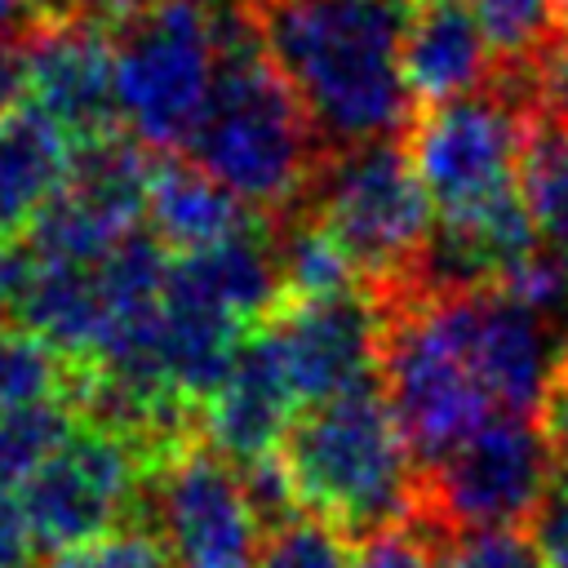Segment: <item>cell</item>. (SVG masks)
Returning <instances> with one entry per match:
<instances>
[{
    "instance_id": "1",
    "label": "cell",
    "mask_w": 568,
    "mask_h": 568,
    "mask_svg": "<svg viewBox=\"0 0 568 568\" xmlns=\"http://www.w3.org/2000/svg\"><path fill=\"white\" fill-rule=\"evenodd\" d=\"M253 13L324 151L395 138L413 120L404 0H275Z\"/></svg>"
},
{
    "instance_id": "2",
    "label": "cell",
    "mask_w": 568,
    "mask_h": 568,
    "mask_svg": "<svg viewBox=\"0 0 568 568\" xmlns=\"http://www.w3.org/2000/svg\"><path fill=\"white\" fill-rule=\"evenodd\" d=\"M191 160L271 222L311 200L324 142L275 67L253 9L217 0V80L186 142Z\"/></svg>"
},
{
    "instance_id": "3",
    "label": "cell",
    "mask_w": 568,
    "mask_h": 568,
    "mask_svg": "<svg viewBox=\"0 0 568 568\" xmlns=\"http://www.w3.org/2000/svg\"><path fill=\"white\" fill-rule=\"evenodd\" d=\"M293 501L346 537L408 524L422 497V466L390 399L368 382L306 404L280 444Z\"/></svg>"
},
{
    "instance_id": "4",
    "label": "cell",
    "mask_w": 568,
    "mask_h": 568,
    "mask_svg": "<svg viewBox=\"0 0 568 568\" xmlns=\"http://www.w3.org/2000/svg\"><path fill=\"white\" fill-rule=\"evenodd\" d=\"M377 297L386 306V333H382L386 399L408 435L417 466L426 470L444 453H453L466 435H475L488 417H497V404L470 364L448 288L404 284Z\"/></svg>"
},
{
    "instance_id": "5",
    "label": "cell",
    "mask_w": 568,
    "mask_h": 568,
    "mask_svg": "<svg viewBox=\"0 0 568 568\" xmlns=\"http://www.w3.org/2000/svg\"><path fill=\"white\" fill-rule=\"evenodd\" d=\"M120 129L151 151L191 142L217 80V4L155 0L111 22Z\"/></svg>"
},
{
    "instance_id": "6",
    "label": "cell",
    "mask_w": 568,
    "mask_h": 568,
    "mask_svg": "<svg viewBox=\"0 0 568 568\" xmlns=\"http://www.w3.org/2000/svg\"><path fill=\"white\" fill-rule=\"evenodd\" d=\"M302 209H311L346 244L373 293H395L422 280L435 204L408 146L395 138L328 151Z\"/></svg>"
},
{
    "instance_id": "7",
    "label": "cell",
    "mask_w": 568,
    "mask_h": 568,
    "mask_svg": "<svg viewBox=\"0 0 568 568\" xmlns=\"http://www.w3.org/2000/svg\"><path fill=\"white\" fill-rule=\"evenodd\" d=\"M555 453L528 413H497L422 470L417 524L435 537L470 528H524L550 501Z\"/></svg>"
},
{
    "instance_id": "8",
    "label": "cell",
    "mask_w": 568,
    "mask_h": 568,
    "mask_svg": "<svg viewBox=\"0 0 568 568\" xmlns=\"http://www.w3.org/2000/svg\"><path fill=\"white\" fill-rule=\"evenodd\" d=\"M528 133V111L497 80L466 98L426 106L413 124L408 155L439 222H462L519 195Z\"/></svg>"
},
{
    "instance_id": "9",
    "label": "cell",
    "mask_w": 568,
    "mask_h": 568,
    "mask_svg": "<svg viewBox=\"0 0 568 568\" xmlns=\"http://www.w3.org/2000/svg\"><path fill=\"white\" fill-rule=\"evenodd\" d=\"M160 453L164 448L124 426L84 417L62 448L13 488L40 550L62 555L115 532L138 506Z\"/></svg>"
},
{
    "instance_id": "10",
    "label": "cell",
    "mask_w": 568,
    "mask_h": 568,
    "mask_svg": "<svg viewBox=\"0 0 568 568\" xmlns=\"http://www.w3.org/2000/svg\"><path fill=\"white\" fill-rule=\"evenodd\" d=\"M146 497L169 568H253L266 515L244 470L217 448L173 439L151 466Z\"/></svg>"
},
{
    "instance_id": "11",
    "label": "cell",
    "mask_w": 568,
    "mask_h": 568,
    "mask_svg": "<svg viewBox=\"0 0 568 568\" xmlns=\"http://www.w3.org/2000/svg\"><path fill=\"white\" fill-rule=\"evenodd\" d=\"M262 333L271 337L302 404H320L373 382L382 368L386 306L373 288L328 302H284Z\"/></svg>"
},
{
    "instance_id": "12",
    "label": "cell",
    "mask_w": 568,
    "mask_h": 568,
    "mask_svg": "<svg viewBox=\"0 0 568 568\" xmlns=\"http://www.w3.org/2000/svg\"><path fill=\"white\" fill-rule=\"evenodd\" d=\"M31 102L58 120L75 146L120 133L111 22L89 9L44 13L27 27Z\"/></svg>"
},
{
    "instance_id": "13",
    "label": "cell",
    "mask_w": 568,
    "mask_h": 568,
    "mask_svg": "<svg viewBox=\"0 0 568 568\" xmlns=\"http://www.w3.org/2000/svg\"><path fill=\"white\" fill-rule=\"evenodd\" d=\"M302 408L306 404L297 399L271 337L257 328L244 342V351L235 355L217 395L204 404L209 448H217L235 466H253V462L280 453V444Z\"/></svg>"
},
{
    "instance_id": "14",
    "label": "cell",
    "mask_w": 568,
    "mask_h": 568,
    "mask_svg": "<svg viewBox=\"0 0 568 568\" xmlns=\"http://www.w3.org/2000/svg\"><path fill=\"white\" fill-rule=\"evenodd\" d=\"M497 58L470 0H408L404 80L422 106L493 84Z\"/></svg>"
},
{
    "instance_id": "15",
    "label": "cell",
    "mask_w": 568,
    "mask_h": 568,
    "mask_svg": "<svg viewBox=\"0 0 568 568\" xmlns=\"http://www.w3.org/2000/svg\"><path fill=\"white\" fill-rule=\"evenodd\" d=\"M146 226L160 235L164 248L195 253L235 240L262 222H253V209L231 195L217 178H209L195 160H160L151 164Z\"/></svg>"
},
{
    "instance_id": "16",
    "label": "cell",
    "mask_w": 568,
    "mask_h": 568,
    "mask_svg": "<svg viewBox=\"0 0 568 568\" xmlns=\"http://www.w3.org/2000/svg\"><path fill=\"white\" fill-rule=\"evenodd\" d=\"M80 146L36 102L0 120V226L27 231L36 213L67 186Z\"/></svg>"
},
{
    "instance_id": "17",
    "label": "cell",
    "mask_w": 568,
    "mask_h": 568,
    "mask_svg": "<svg viewBox=\"0 0 568 568\" xmlns=\"http://www.w3.org/2000/svg\"><path fill=\"white\" fill-rule=\"evenodd\" d=\"M271 240H275L284 302H328V297L359 293L368 284L359 262L346 253V244L311 209L275 217L271 222Z\"/></svg>"
},
{
    "instance_id": "18",
    "label": "cell",
    "mask_w": 568,
    "mask_h": 568,
    "mask_svg": "<svg viewBox=\"0 0 568 568\" xmlns=\"http://www.w3.org/2000/svg\"><path fill=\"white\" fill-rule=\"evenodd\" d=\"M75 408V395L0 408V488H18L44 457L62 448V439L84 422Z\"/></svg>"
},
{
    "instance_id": "19",
    "label": "cell",
    "mask_w": 568,
    "mask_h": 568,
    "mask_svg": "<svg viewBox=\"0 0 568 568\" xmlns=\"http://www.w3.org/2000/svg\"><path fill=\"white\" fill-rule=\"evenodd\" d=\"M524 200L541 231V244L568 262V133L532 124L524 151Z\"/></svg>"
},
{
    "instance_id": "20",
    "label": "cell",
    "mask_w": 568,
    "mask_h": 568,
    "mask_svg": "<svg viewBox=\"0 0 568 568\" xmlns=\"http://www.w3.org/2000/svg\"><path fill=\"white\" fill-rule=\"evenodd\" d=\"M524 111L532 124H550L568 133V40L546 36L528 58L497 67L493 75Z\"/></svg>"
},
{
    "instance_id": "21",
    "label": "cell",
    "mask_w": 568,
    "mask_h": 568,
    "mask_svg": "<svg viewBox=\"0 0 568 568\" xmlns=\"http://www.w3.org/2000/svg\"><path fill=\"white\" fill-rule=\"evenodd\" d=\"M253 568H351L346 532L320 515L293 510L271 524Z\"/></svg>"
},
{
    "instance_id": "22",
    "label": "cell",
    "mask_w": 568,
    "mask_h": 568,
    "mask_svg": "<svg viewBox=\"0 0 568 568\" xmlns=\"http://www.w3.org/2000/svg\"><path fill=\"white\" fill-rule=\"evenodd\" d=\"M470 4L479 13L497 67L528 58L546 36H555V0H470Z\"/></svg>"
},
{
    "instance_id": "23",
    "label": "cell",
    "mask_w": 568,
    "mask_h": 568,
    "mask_svg": "<svg viewBox=\"0 0 568 568\" xmlns=\"http://www.w3.org/2000/svg\"><path fill=\"white\" fill-rule=\"evenodd\" d=\"M439 568H546L524 528H470L439 537Z\"/></svg>"
},
{
    "instance_id": "24",
    "label": "cell",
    "mask_w": 568,
    "mask_h": 568,
    "mask_svg": "<svg viewBox=\"0 0 568 568\" xmlns=\"http://www.w3.org/2000/svg\"><path fill=\"white\" fill-rule=\"evenodd\" d=\"M49 568H169V555H164L155 532L115 528V532L93 537L75 550H62Z\"/></svg>"
},
{
    "instance_id": "25",
    "label": "cell",
    "mask_w": 568,
    "mask_h": 568,
    "mask_svg": "<svg viewBox=\"0 0 568 568\" xmlns=\"http://www.w3.org/2000/svg\"><path fill=\"white\" fill-rule=\"evenodd\" d=\"M351 568H439V537L417 519L382 528L359 541Z\"/></svg>"
},
{
    "instance_id": "26",
    "label": "cell",
    "mask_w": 568,
    "mask_h": 568,
    "mask_svg": "<svg viewBox=\"0 0 568 568\" xmlns=\"http://www.w3.org/2000/svg\"><path fill=\"white\" fill-rule=\"evenodd\" d=\"M31 102V53L27 31H0V120Z\"/></svg>"
},
{
    "instance_id": "27",
    "label": "cell",
    "mask_w": 568,
    "mask_h": 568,
    "mask_svg": "<svg viewBox=\"0 0 568 568\" xmlns=\"http://www.w3.org/2000/svg\"><path fill=\"white\" fill-rule=\"evenodd\" d=\"M40 541L27 524V510L13 488H0V568H31Z\"/></svg>"
},
{
    "instance_id": "28",
    "label": "cell",
    "mask_w": 568,
    "mask_h": 568,
    "mask_svg": "<svg viewBox=\"0 0 568 568\" xmlns=\"http://www.w3.org/2000/svg\"><path fill=\"white\" fill-rule=\"evenodd\" d=\"M537 426H541L555 462L568 466V355L559 359V368H555V377L537 404Z\"/></svg>"
},
{
    "instance_id": "29",
    "label": "cell",
    "mask_w": 568,
    "mask_h": 568,
    "mask_svg": "<svg viewBox=\"0 0 568 568\" xmlns=\"http://www.w3.org/2000/svg\"><path fill=\"white\" fill-rule=\"evenodd\" d=\"M40 18V0H0V31H27Z\"/></svg>"
},
{
    "instance_id": "30",
    "label": "cell",
    "mask_w": 568,
    "mask_h": 568,
    "mask_svg": "<svg viewBox=\"0 0 568 568\" xmlns=\"http://www.w3.org/2000/svg\"><path fill=\"white\" fill-rule=\"evenodd\" d=\"M142 4H155V0H75V9H89V13L106 18V22H115V18H124V13L142 9Z\"/></svg>"
},
{
    "instance_id": "31",
    "label": "cell",
    "mask_w": 568,
    "mask_h": 568,
    "mask_svg": "<svg viewBox=\"0 0 568 568\" xmlns=\"http://www.w3.org/2000/svg\"><path fill=\"white\" fill-rule=\"evenodd\" d=\"M555 36L568 40V0H555Z\"/></svg>"
},
{
    "instance_id": "32",
    "label": "cell",
    "mask_w": 568,
    "mask_h": 568,
    "mask_svg": "<svg viewBox=\"0 0 568 568\" xmlns=\"http://www.w3.org/2000/svg\"><path fill=\"white\" fill-rule=\"evenodd\" d=\"M231 4H244V9H266V4H275V0H231Z\"/></svg>"
},
{
    "instance_id": "33",
    "label": "cell",
    "mask_w": 568,
    "mask_h": 568,
    "mask_svg": "<svg viewBox=\"0 0 568 568\" xmlns=\"http://www.w3.org/2000/svg\"><path fill=\"white\" fill-rule=\"evenodd\" d=\"M559 493H564V497H568V466H564V484H559Z\"/></svg>"
}]
</instances>
